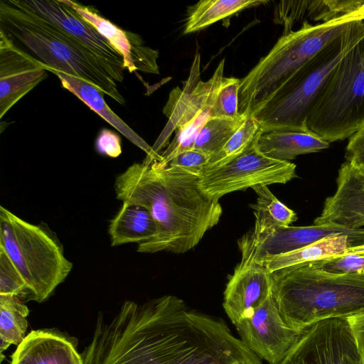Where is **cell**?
<instances>
[{"label":"cell","instance_id":"cell-17","mask_svg":"<svg viewBox=\"0 0 364 364\" xmlns=\"http://www.w3.org/2000/svg\"><path fill=\"white\" fill-rule=\"evenodd\" d=\"M65 1L107 38L122 55L124 68L129 73L140 71L159 74L157 64L159 51L146 46L140 36L117 26L100 16L92 6L70 0Z\"/></svg>","mask_w":364,"mask_h":364},{"label":"cell","instance_id":"cell-24","mask_svg":"<svg viewBox=\"0 0 364 364\" xmlns=\"http://www.w3.org/2000/svg\"><path fill=\"white\" fill-rule=\"evenodd\" d=\"M108 233L111 245L144 243L151 240L156 227L150 212L144 207L123 203L116 215L110 220Z\"/></svg>","mask_w":364,"mask_h":364},{"label":"cell","instance_id":"cell-8","mask_svg":"<svg viewBox=\"0 0 364 364\" xmlns=\"http://www.w3.org/2000/svg\"><path fill=\"white\" fill-rule=\"evenodd\" d=\"M364 125V38L339 62L311 110L306 127L328 143Z\"/></svg>","mask_w":364,"mask_h":364},{"label":"cell","instance_id":"cell-26","mask_svg":"<svg viewBox=\"0 0 364 364\" xmlns=\"http://www.w3.org/2000/svg\"><path fill=\"white\" fill-rule=\"evenodd\" d=\"M266 0H202L191 6L184 28L188 34L229 17L243 9L267 3Z\"/></svg>","mask_w":364,"mask_h":364},{"label":"cell","instance_id":"cell-1","mask_svg":"<svg viewBox=\"0 0 364 364\" xmlns=\"http://www.w3.org/2000/svg\"><path fill=\"white\" fill-rule=\"evenodd\" d=\"M83 364H262L221 318L164 295L97 316Z\"/></svg>","mask_w":364,"mask_h":364},{"label":"cell","instance_id":"cell-9","mask_svg":"<svg viewBox=\"0 0 364 364\" xmlns=\"http://www.w3.org/2000/svg\"><path fill=\"white\" fill-rule=\"evenodd\" d=\"M296 168L291 162L264 155L254 141L247 151L230 161L204 168L199 174V186L207 196L219 200L224 195L255 186L287 183L297 176Z\"/></svg>","mask_w":364,"mask_h":364},{"label":"cell","instance_id":"cell-10","mask_svg":"<svg viewBox=\"0 0 364 364\" xmlns=\"http://www.w3.org/2000/svg\"><path fill=\"white\" fill-rule=\"evenodd\" d=\"M278 364H363L347 318L318 321L305 328Z\"/></svg>","mask_w":364,"mask_h":364},{"label":"cell","instance_id":"cell-28","mask_svg":"<svg viewBox=\"0 0 364 364\" xmlns=\"http://www.w3.org/2000/svg\"><path fill=\"white\" fill-rule=\"evenodd\" d=\"M248 116L210 117L196 139L193 149L208 156L217 154L243 124Z\"/></svg>","mask_w":364,"mask_h":364},{"label":"cell","instance_id":"cell-19","mask_svg":"<svg viewBox=\"0 0 364 364\" xmlns=\"http://www.w3.org/2000/svg\"><path fill=\"white\" fill-rule=\"evenodd\" d=\"M11 364H83L74 343L53 329L29 332L13 353Z\"/></svg>","mask_w":364,"mask_h":364},{"label":"cell","instance_id":"cell-34","mask_svg":"<svg viewBox=\"0 0 364 364\" xmlns=\"http://www.w3.org/2000/svg\"><path fill=\"white\" fill-rule=\"evenodd\" d=\"M345 158L355 168L364 169V125L350 136Z\"/></svg>","mask_w":364,"mask_h":364},{"label":"cell","instance_id":"cell-40","mask_svg":"<svg viewBox=\"0 0 364 364\" xmlns=\"http://www.w3.org/2000/svg\"><path fill=\"white\" fill-rule=\"evenodd\" d=\"M363 23H364V20H363Z\"/></svg>","mask_w":364,"mask_h":364},{"label":"cell","instance_id":"cell-30","mask_svg":"<svg viewBox=\"0 0 364 364\" xmlns=\"http://www.w3.org/2000/svg\"><path fill=\"white\" fill-rule=\"evenodd\" d=\"M309 264L314 268L331 273H360L364 270V245L350 247L340 255Z\"/></svg>","mask_w":364,"mask_h":364},{"label":"cell","instance_id":"cell-15","mask_svg":"<svg viewBox=\"0 0 364 364\" xmlns=\"http://www.w3.org/2000/svg\"><path fill=\"white\" fill-rule=\"evenodd\" d=\"M40 61L16 47L0 33V119L48 77Z\"/></svg>","mask_w":364,"mask_h":364},{"label":"cell","instance_id":"cell-13","mask_svg":"<svg viewBox=\"0 0 364 364\" xmlns=\"http://www.w3.org/2000/svg\"><path fill=\"white\" fill-rule=\"evenodd\" d=\"M272 294L271 273L262 264L242 253L224 291L223 306L232 323L250 317Z\"/></svg>","mask_w":364,"mask_h":364},{"label":"cell","instance_id":"cell-3","mask_svg":"<svg viewBox=\"0 0 364 364\" xmlns=\"http://www.w3.org/2000/svg\"><path fill=\"white\" fill-rule=\"evenodd\" d=\"M0 33L45 65L48 71H59L82 79L120 105H126L117 86L124 74L30 9L24 0L0 1Z\"/></svg>","mask_w":364,"mask_h":364},{"label":"cell","instance_id":"cell-21","mask_svg":"<svg viewBox=\"0 0 364 364\" xmlns=\"http://www.w3.org/2000/svg\"><path fill=\"white\" fill-rule=\"evenodd\" d=\"M363 4L364 0L281 1L274 6V21L287 33L296 22L329 21L357 11Z\"/></svg>","mask_w":364,"mask_h":364},{"label":"cell","instance_id":"cell-37","mask_svg":"<svg viewBox=\"0 0 364 364\" xmlns=\"http://www.w3.org/2000/svg\"><path fill=\"white\" fill-rule=\"evenodd\" d=\"M356 169H357L359 176L363 182V184L364 186V169L363 170H359L358 168H356Z\"/></svg>","mask_w":364,"mask_h":364},{"label":"cell","instance_id":"cell-7","mask_svg":"<svg viewBox=\"0 0 364 364\" xmlns=\"http://www.w3.org/2000/svg\"><path fill=\"white\" fill-rule=\"evenodd\" d=\"M363 38L364 23L359 20L303 65L252 115L259 129H308V116L332 73Z\"/></svg>","mask_w":364,"mask_h":364},{"label":"cell","instance_id":"cell-6","mask_svg":"<svg viewBox=\"0 0 364 364\" xmlns=\"http://www.w3.org/2000/svg\"><path fill=\"white\" fill-rule=\"evenodd\" d=\"M0 248L25 282L26 301H46L73 268L63 245L46 223H30L0 206Z\"/></svg>","mask_w":364,"mask_h":364},{"label":"cell","instance_id":"cell-31","mask_svg":"<svg viewBox=\"0 0 364 364\" xmlns=\"http://www.w3.org/2000/svg\"><path fill=\"white\" fill-rule=\"evenodd\" d=\"M240 79L225 77L219 87L212 110V117H225L235 118L238 113V92Z\"/></svg>","mask_w":364,"mask_h":364},{"label":"cell","instance_id":"cell-36","mask_svg":"<svg viewBox=\"0 0 364 364\" xmlns=\"http://www.w3.org/2000/svg\"><path fill=\"white\" fill-rule=\"evenodd\" d=\"M364 364V314L347 318Z\"/></svg>","mask_w":364,"mask_h":364},{"label":"cell","instance_id":"cell-27","mask_svg":"<svg viewBox=\"0 0 364 364\" xmlns=\"http://www.w3.org/2000/svg\"><path fill=\"white\" fill-rule=\"evenodd\" d=\"M29 310L15 296L0 295V353L11 344L18 345L26 337Z\"/></svg>","mask_w":364,"mask_h":364},{"label":"cell","instance_id":"cell-22","mask_svg":"<svg viewBox=\"0 0 364 364\" xmlns=\"http://www.w3.org/2000/svg\"><path fill=\"white\" fill-rule=\"evenodd\" d=\"M52 73L59 78L63 88L75 95L128 140L143 150L146 154L143 163L149 165L154 161H161V155L156 154L152 146L149 145L109 108L105 101L104 93L95 86L82 79L59 71H53Z\"/></svg>","mask_w":364,"mask_h":364},{"label":"cell","instance_id":"cell-32","mask_svg":"<svg viewBox=\"0 0 364 364\" xmlns=\"http://www.w3.org/2000/svg\"><path fill=\"white\" fill-rule=\"evenodd\" d=\"M0 295L27 299V289L19 272L6 253L0 248Z\"/></svg>","mask_w":364,"mask_h":364},{"label":"cell","instance_id":"cell-23","mask_svg":"<svg viewBox=\"0 0 364 364\" xmlns=\"http://www.w3.org/2000/svg\"><path fill=\"white\" fill-rule=\"evenodd\" d=\"M364 245V229L354 234H337L288 253L264 257L259 262L270 273L341 254L346 250Z\"/></svg>","mask_w":364,"mask_h":364},{"label":"cell","instance_id":"cell-5","mask_svg":"<svg viewBox=\"0 0 364 364\" xmlns=\"http://www.w3.org/2000/svg\"><path fill=\"white\" fill-rule=\"evenodd\" d=\"M359 20H364V15L358 10L326 22L305 21L298 30L283 33L270 51L240 79L238 113L252 116L303 65Z\"/></svg>","mask_w":364,"mask_h":364},{"label":"cell","instance_id":"cell-12","mask_svg":"<svg viewBox=\"0 0 364 364\" xmlns=\"http://www.w3.org/2000/svg\"><path fill=\"white\" fill-rule=\"evenodd\" d=\"M234 326L242 343L268 364L279 363L302 333L285 323L272 294L250 317Z\"/></svg>","mask_w":364,"mask_h":364},{"label":"cell","instance_id":"cell-4","mask_svg":"<svg viewBox=\"0 0 364 364\" xmlns=\"http://www.w3.org/2000/svg\"><path fill=\"white\" fill-rule=\"evenodd\" d=\"M272 295L289 327L303 331L328 318L364 314V274H336L309 263L271 273Z\"/></svg>","mask_w":364,"mask_h":364},{"label":"cell","instance_id":"cell-18","mask_svg":"<svg viewBox=\"0 0 364 364\" xmlns=\"http://www.w3.org/2000/svg\"><path fill=\"white\" fill-rule=\"evenodd\" d=\"M332 223L358 230L364 227V186L357 169L345 161L338 169L335 193L326 198L315 225Z\"/></svg>","mask_w":364,"mask_h":364},{"label":"cell","instance_id":"cell-11","mask_svg":"<svg viewBox=\"0 0 364 364\" xmlns=\"http://www.w3.org/2000/svg\"><path fill=\"white\" fill-rule=\"evenodd\" d=\"M225 61V58L222 59L213 76L203 81L200 77V54H196L183 88L176 87L171 91L163 109L168 120L152 146L156 154H160L161 149L168 145L171 135L177 128L203 114L210 112L212 114L217 93L224 78Z\"/></svg>","mask_w":364,"mask_h":364},{"label":"cell","instance_id":"cell-38","mask_svg":"<svg viewBox=\"0 0 364 364\" xmlns=\"http://www.w3.org/2000/svg\"><path fill=\"white\" fill-rule=\"evenodd\" d=\"M359 11L364 15V4L359 9Z\"/></svg>","mask_w":364,"mask_h":364},{"label":"cell","instance_id":"cell-25","mask_svg":"<svg viewBox=\"0 0 364 364\" xmlns=\"http://www.w3.org/2000/svg\"><path fill=\"white\" fill-rule=\"evenodd\" d=\"M252 188L257 195L256 203L251 205L255 216L253 235L290 226L297 220L296 213L279 200L267 186L257 185Z\"/></svg>","mask_w":364,"mask_h":364},{"label":"cell","instance_id":"cell-14","mask_svg":"<svg viewBox=\"0 0 364 364\" xmlns=\"http://www.w3.org/2000/svg\"><path fill=\"white\" fill-rule=\"evenodd\" d=\"M363 229L351 230L332 223L279 227L257 236L249 232L239 240L238 244L242 253L249 255L258 263L265 257L293 252L328 236L354 234Z\"/></svg>","mask_w":364,"mask_h":364},{"label":"cell","instance_id":"cell-2","mask_svg":"<svg viewBox=\"0 0 364 364\" xmlns=\"http://www.w3.org/2000/svg\"><path fill=\"white\" fill-rule=\"evenodd\" d=\"M114 188L117 199L146 208L155 222L156 235L138 245L141 253H185L218 223L223 213L219 200L200 189L198 174L157 161L133 164L116 178Z\"/></svg>","mask_w":364,"mask_h":364},{"label":"cell","instance_id":"cell-16","mask_svg":"<svg viewBox=\"0 0 364 364\" xmlns=\"http://www.w3.org/2000/svg\"><path fill=\"white\" fill-rule=\"evenodd\" d=\"M24 1L30 9L70 33L97 57L124 74L126 69L122 55L65 0Z\"/></svg>","mask_w":364,"mask_h":364},{"label":"cell","instance_id":"cell-39","mask_svg":"<svg viewBox=\"0 0 364 364\" xmlns=\"http://www.w3.org/2000/svg\"><path fill=\"white\" fill-rule=\"evenodd\" d=\"M360 274H364V270L360 272Z\"/></svg>","mask_w":364,"mask_h":364},{"label":"cell","instance_id":"cell-33","mask_svg":"<svg viewBox=\"0 0 364 364\" xmlns=\"http://www.w3.org/2000/svg\"><path fill=\"white\" fill-rule=\"evenodd\" d=\"M209 160V156L199 151L191 149L176 156L167 166L180 168L199 175Z\"/></svg>","mask_w":364,"mask_h":364},{"label":"cell","instance_id":"cell-20","mask_svg":"<svg viewBox=\"0 0 364 364\" xmlns=\"http://www.w3.org/2000/svg\"><path fill=\"white\" fill-rule=\"evenodd\" d=\"M255 144L267 157L286 161L330 145L309 129H259Z\"/></svg>","mask_w":364,"mask_h":364},{"label":"cell","instance_id":"cell-35","mask_svg":"<svg viewBox=\"0 0 364 364\" xmlns=\"http://www.w3.org/2000/svg\"><path fill=\"white\" fill-rule=\"evenodd\" d=\"M95 149L101 155L116 158L122 153L121 139L113 131L102 129L96 139Z\"/></svg>","mask_w":364,"mask_h":364},{"label":"cell","instance_id":"cell-29","mask_svg":"<svg viewBox=\"0 0 364 364\" xmlns=\"http://www.w3.org/2000/svg\"><path fill=\"white\" fill-rule=\"evenodd\" d=\"M259 131V123L252 116H248L222 149L210 157L205 168L222 166L244 153L253 144Z\"/></svg>","mask_w":364,"mask_h":364}]
</instances>
